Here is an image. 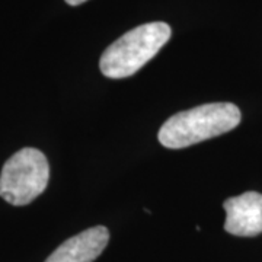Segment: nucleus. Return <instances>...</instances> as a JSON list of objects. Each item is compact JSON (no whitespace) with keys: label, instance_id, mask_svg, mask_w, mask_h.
I'll return each instance as SVG.
<instances>
[{"label":"nucleus","instance_id":"obj_1","mask_svg":"<svg viewBox=\"0 0 262 262\" xmlns=\"http://www.w3.org/2000/svg\"><path fill=\"white\" fill-rule=\"evenodd\" d=\"M241 120L242 114L234 103H204L168 118L158 139L168 149H184L232 131Z\"/></svg>","mask_w":262,"mask_h":262},{"label":"nucleus","instance_id":"obj_2","mask_svg":"<svg viewBox=\"0 0 262 262\" xmlns=\"http://www.w3.org/2000/svg\"><path fill=\"white\" fill-rule=\"evenodd\" d=\"M172 35L165 22H150L131 29L103 51L99 69L110 79H124L137 73L159 53Z\"/></svg>","mask_w":262,"mask_h":262},{"label":"nucleus","instance_id":"obj_3","mask_svg":"<svg viewBox=\"0 0 262 262\" xmlns=\"http://www.w3.org/2000/svg\"><path fill=\"white\" fill-rule=\"evenodd\" d=\"M50 166L46 155L34 147L16 151L0 173V196L12 206H27L48 185Z\"/></svg>","mask_w":262,"mask_h":262},{"label":"nucleus","instance_id":"obj_4","mask_svg":"<svg viewBox=\"0 0 262 262\" xmlns=\"http://www.w3.org/2000/svg\"><path fill=\"white\" fill-rule=\"evenodd\" d=\"M225 230L234 236L252 237L262 233V194L248 191L242 195L227 198Z\"/></svg>","mask_w":262,"mask_h":262},{"label":"nucleus","instance_id":"obj_5","mask_svg":"<svg viewBox=\"0 0 262 262\" xmlns=\"http://www.w3.org/2000/svg\"><path fill=\"white\" fill-rule=\"evenodd\" d=\"M110 242V230L95 226L60 245L46 262H94Z\"/></svg>","mask_w":262,"mask_h":262},{"label":"nucleus","instance_id":"obj_6","mask_svg":"<svg viewBox=\"0 0 262 262\" xmlns=\"http://www.w3.org/2000/svg\"><path fill=\"white\" fill-rule=\"evenodd\" d=\"M84 2H88V0H66V3L70 6H77V5H82Z\"/></svg>","mask_w":262,"mask_h":262}]
</instances>
